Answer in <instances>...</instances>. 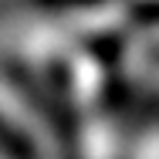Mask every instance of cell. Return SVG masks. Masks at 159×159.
Masks as SVG:
<instances>
[{"mask_svg":"<svg viewBox=\"0 0 159 159\" xmlns=\"http://www.w3.org/2000/svg\"><path fill=\"white\" fill-rule=\"evenodd\" d=\"M0 149H3L10 159H31V156H34L31 142H27V139H24L17 129L10 125L3 115H0Z\"/></svg>","mask_w":159,"mask_h":159,"instance_id":"1","label":"cell"}]
</instances>
